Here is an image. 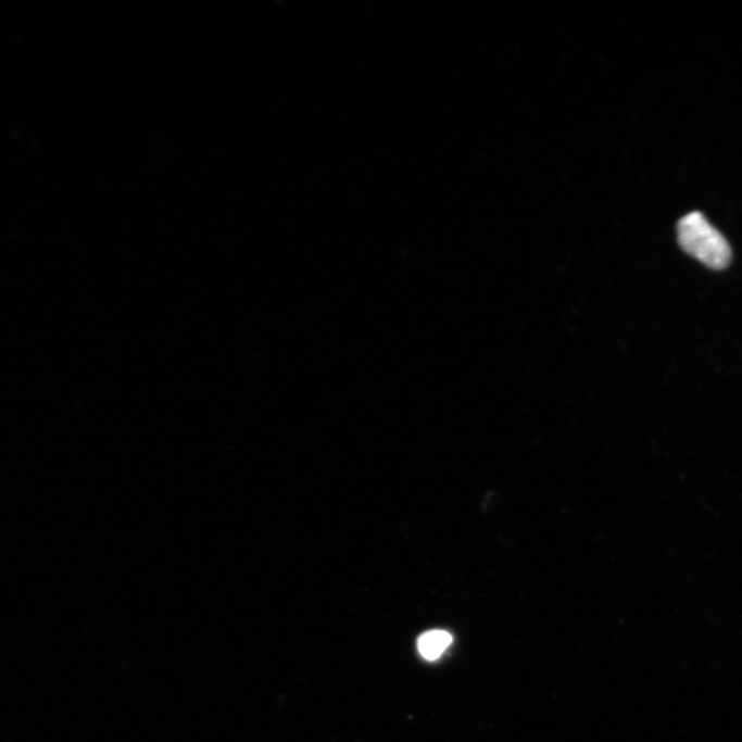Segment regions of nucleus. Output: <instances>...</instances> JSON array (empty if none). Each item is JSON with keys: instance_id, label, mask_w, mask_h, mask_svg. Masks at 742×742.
Masks as SVG:
<instances>
[{"instance_id": "nucleus-1", "label": "nucleus", "mask_w": 742, "mask_h": 742, "mask_svg": "<svg viewBox=\"0 0 742 742\" xmlns=\"http://www.w3.org/2000/svg\"><path fill=\"white\" fill-rule=\"evenodd\" d=\"M678 240L684 252L705 266L713 269L729 266L731 251L728 241L700 212H692L679 221Z\"/></svg>"}, {"instance_id": "nucleus-2", "label": "nucleus", "mask_w": 742, "mask_h": 742, "mask_svg": "<svg viewBox=\"0 0 742 742\" xmlns=\"http://www.w3.org/2000/svg\"><path fill=\"white\" fill-rule=\"evenodd\" d=\"M451 642H453V638L449 632L442 630L428 631L419 638L418 651L427 661H438L448 651Z\"/></svg>"}]
</instances>
